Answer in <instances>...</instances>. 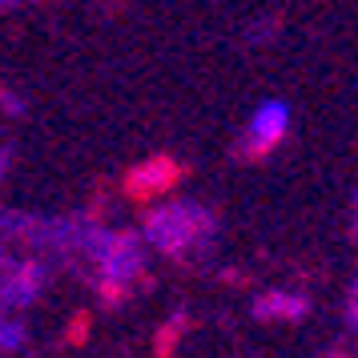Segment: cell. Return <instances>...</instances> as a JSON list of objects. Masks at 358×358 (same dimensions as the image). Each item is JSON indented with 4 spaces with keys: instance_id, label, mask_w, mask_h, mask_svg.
<instances>
[{
    "instance_id": "obj_1",
    "label": "cell",
    "mask_w": 358,
    "mask_h": 358,
    "mask_svg": "<svg viewBox=\"0 0 358 358\" xmlns=\"http://www.w3.org/2000/svg\"><path fill=\"white\" fill-rule=\"evenodd\" d=\"M197 229H206V217L189 206H173V210H165L153 217V226H149V238L162 245V250H185V242L194 238Z\"/></svg>"
},
{
    "instance_id": "obj_2",
    "label": "cell",
    "mask_w": 358,
    "mask_h": 358,
    "mask_svg": "<svg viewBox=\"0 0 358 358\" xmlns=\"http://www.w3.org/2000/svg\"><path fill=\"white\" fill-rule=\"evenodd\" d=\"M286 121H290V109L282 105V101H266L258 113H254V121H250V137H245V153H254V157H262V153H270V149L286 137Z\"/></svg>"
}]
</instances>
